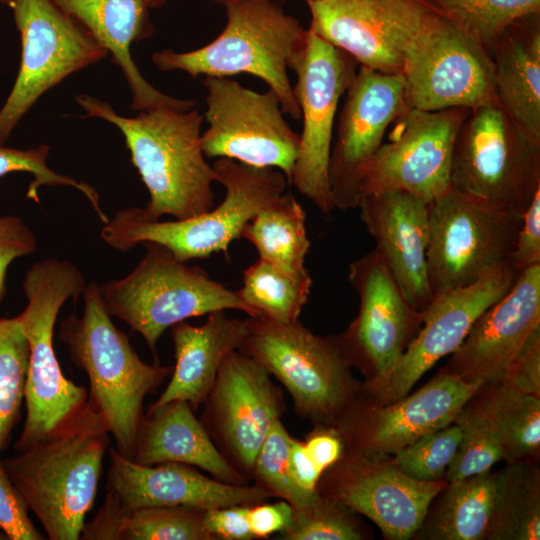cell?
Instances as JSON below:
<instances>
[{
    "instance_id": "f907efd6",
    "label": "cell",
    "mask_w": 540,
    "mask_h": 540,
    "mask_svg": "<svg viewBox=\"0 0 540 540\" xmlns=\"http://www.w3.org/2000/svg\"><path fill=\"white\" fill-rule=\"evenodd\" d=\"M289 468L301 489L308 493H318L317 487L324 472L311 459L304 443L293 437L289 449Z\"/></svg>"
},
{
    "instance_id": "8d00e7d4",
    "label": "cell",
    "mask_w": 540,
    "mask_h": 540,
    "mask_svg": "<svg viewBox=\"0 0 540 540\" xmlns=\"http://www.w3.org/2000/svg\"><path fill=\"white\" fill-rule=\"evenodd\" d=\"M29 344L14 318H0V454L9 444L25 401Z\"/></svg>"
},
{
    "instance_id": "484cf974",
    "label": "cell",
    "mask_w": 540,
    "mask_h": 540,
    "mask_svg": "<svg viewBox=\"0 0 540 540\" xmlns=\"http://www.w3.org/2000/svg\"><path fill=\"white\" fill-rule=\"evenodd\" d=\"M77 20L108 53L122 71L131 92V108L189 110L192 99L170 97L154 88L142 76L131 56L133 43L151 37L154 27L147 0H54Z\"/></svg>"
},
{
    "instance_id": "60d3db41",
    "label": "cell",
    "mask_w": 540,
    "mask_h": 540,
    "mask_svg": "<svg viewBox=\"0 0 540 540\" xmlns=\"http://www.w3.org/2000/svg\"><path fill=\"white\" fill-rule=\"evenodd\" d=\"M462 437L459 425L452 423L424 435L394 454L393 464L405 475L420 481H441Z\"/></svg>"
},
{
    "instance_id": "9c48e42d",
    "label": "cell",
    "mask_w": 540,
    "mask_h": 540,
    "mask_svg": "<svg viewBox=\"0 0 540 540\" xmlns=\"http://www.w3.org/2000/svg\"><path fill=\"white\" fill-rule=\"evenodd\" d=\"M450 183L463 193L523 216L540 189V141L498 104L474 108L455 138Z\"/></svg>"
},
{
    "instance_id": "681fc988",
    "label": "cell",
    "mask_w": 540,
    "mask_h": 540,
    "mask_svg": "<svg viewBox=\"0 0 540 540\" xmlns=\"http://www.w3.org/2000/svg\"><path fill=\"white\" fill-rule=\"evenodd\" d=\"M303 443L311 459L323 472L333 466L345 450L340 433L331 425L316 424Z\"/></svg>"
},
{
    "instance_id": "b9f144b4",
    "label": "cell",
    "mask_w": 540,
    "mask_h": 540,
    "mask_svg": "<svg viewBox=\"0 0 540 540\" xmlns=\"http://www.w3.org/2000/svg\"><path fill=\"white\" fill-rule=\"evenodd\" d=\"M353 511L334 499L319 494L309 507L293 512L284 540H359L363 533Z\"/></svg>"
},
{
    "instance_id": "5bb4252c",
    "label": "cell",
    "mask_w": 540,
    "mask_h": 540,
    "mask_svg": "<svg viewBox=\"0 0 540 540\" xmlns=\"http://www.w3.org/2000/svg\"><path fill=\"white\" fill-rule=\"evenodd\" d=\"M309 30L359 66L402 74L407 50L443 13L431 0H309Z\"/></svg>"
},
{
    "instance_id": "52a82bcc",
    "label": "cell",
    "mask_w": 540,
    "mask_h": 540,
    "mask_svg": "<svg viewBox=\"0 0 540 540\" xmlns=\"http://www.w3.org/2000/svg\"><path fill=\"white\" fill-rule=\"evenodd\" d=\"M144 245V257L128 275L99 284V289L107 312L138 332L154 356L161 335L189 318L220 310L257 317L237 291L201 268L178 260L163 246Z\"/></svg>"
},
{
    "instance_id": "7a4b0ae2",
    "label": "cell",
    "mask_w": 540,
    "mask_h": 540,
    "mask_svg": "<svg viewBox=\"0 0 540 540\" xmlns=\"http://www.w3.org/2000/svg\"><path fill=\"white\" fill-rule=\"evenodd\" d=\"M76 102L87 117L103 119L121 131L131 162L149 193L142 208L147 218L170 215L185 219L214 207L216 175L202 149L204 116L197 109L164 107L125 117L88 94L77 95Z\"/></svg>"
},
{
    "instance_id": "e0dca14e",
    "label": "cell",
    "mask_w": 540,
    "mask_h": 540,
    "mask_svg": "<svg viewBox=\"0 0 540 540\" xmlns=\"http://www.w3.org/2000/svg\"><path fill=\"white\" fill-rule=\"evenodd\" d=\"M467 108H406L361 176V193L404 191L430 203L450 188L453 146ZM361 196V197H362Z\"/></svg>"
},
{
    "instance_id": "4dcf8cb0",
    "label": "cell",
    "mask_w": 540,
    "mask_h": 540,
    "mask_svg": "<svg viewBox=\"0 0 540 540\" xmlns=\"http://www.w3.org/2000/svg\"><path fill=\"white\" fill-rule=\"evenodd\" d=\"M500 436L505 459L535 457L540 448V398L500 383L482 385L467 403Z\"/></svg>"
},
{
    "instance_id": "8992f818",
    "label": "cell",
    "mask_w": 540,
    "mask_h": 540,
    "mask_svg": "<svg viewBox=\"0 0 540 540\" xmlns=\"http://www.w3.org/2000/svg\"><path fill=\"white\" fill-rule=\"evenodd\" d=\"M86 285L76 265L56 257L37 261L26 271L22 287L27 305L16 316L29 344L26 418L16 452L43 440L88 401V390L63 374L53 344L60 309L68 299L77 302Z\"/></svg>"
},
{
    "instance_id": "2e32d148",
    "label": "cell",
    "mask_w": 540,
    "mask_h": 540,
    "mask_svg": "<svg viewBox=\"0 0 540 540\" xmlns=\"http://www.w3.org/2000/svg\"><path fill=\"white\" fill-rule=\"evenodd\" d=\"M518 274L503 262L472 284L435 297L422 313L421 328L393 367L360 387L366 395L363 399L383 406L408 395L424 373L460 346L477 318L510 290Z\"/></svg>"
},
{
    "instance_id": "11a10c76",
    "label": "cell",
    "mask_w": 540,
    "mask_h": 540,
    "mask_svg": "<svg viewBox=\"0 0 540 540\" xmlns=\"http://www.w3.org/2000/svg\"><path fill=\"white\" fill-rule=\"evenodd\" d=\"M305 1H309V0H305Z\"/></svg>"
},
{
    "instance_id": "ffe728a7",
    "label": "cell",
    "mask_w": 540,
    "mask_h": 540,
    "mask_svg": "<svg viewBox=\"0 0 540 540\" xmlns=\"http://www.w3.org/2000/svg\"><path fill=\"white\" fill-rule=\"evenodd\" d=\"M447 484L413 479L392 460L345 448L322 474L317 491L368 517L385 537L405 540L422 526L432 500Z\"/></svg>"
},
{
    "instance_id": "7c38bea8",
    "label": "cell",
    "mask_w": 540,
    "mask_h": 540,
    "mask_svg": "<svg viewBox=\"0 0 540 540\" xmlns=\"http://www.w3.org/2000/svg\"><path fill=\"white\" fill-rule=\"evenodd\" d=\"M358 62L308 29L293 70L294 94L303 120L290 183L323 214L334 209L328 166L341 97L353 82Z\"/></svg>"
},
{
    "instance_id": "9a60e30c",
    "label": "cell",
    "mask_w": 540,
    "mask_h": 540,
    "mask_svg": "<svg viewBox=\"0 0 540 540\" xmlns=\"http://www.w3.org/2000/svg\"><path fill=\"white\" fill-rule=\"evenodd\" d=\"M402 75L407 108L498 104L491 55L444 14L409 47Z\"/></svg>"
},
{
    "instance_id": "4316f807",
    "label": "cell",
    "mask_w": 540,
    "mask_h": 540,
    "mask_svg": "<svg viewBox=\"0 0 540 540\" xmlns=\"http://www.w3.org/2000/svg\"><path fill=\"white\" fill-rule=\"evenodd\" d=\"M207 316L199 326L183 321L171 327L176 363L167 387L150 407L182 400L196 412L225 358L240 349L248 333L246 319L229 318L223 310Z\"/></svg>"
},
{
    "instance_id": "7402d4cb",
    "label": "cell",
    "mask_w": 540,
    "mask_h": 540,
    "mask_svg": "<svg viewBox=\"0 0 540 540\" xmlns=\"http://www.w3.org/2000/svg\"><path fill=\"white\" fill-rule=\"evenodd\" d=\"M348 280L360 307L338 339L350 365L378 378L393 367L414 339L422 313L407 301L376 248L350 263Z\"/></svg>"
},
{
    "instance_id": "c3c4849f",
    "label": "cell",
    "mask_w": 540,
    "mask_h": 540,
    "mask_svg": "<svg viewBox=\"0 0 540 540\" xmlns=\"http://www.w3.org/2000/svg\"><path fill=\"white\" fill-rule=\"evenodd\" d=\"M294 509L285 500L276 503H259L250 506L248 519L254 539H266L270 535L283 533L292 521Z\"/></svg>"
},
{
    "instance_id": "83f0119b",
    "label": "cell",
    "mask_w": 540,
    "mask_h": 540,
    "mask_svg": "<svg viewBox=\"0 0 540 540\" xmlns=\"http://www.w3.org/2000/svg\"><path fill=\"white\" fill-rule=\"evenodd\" d=\"M194 413L182 400L149 406L138 429L132 460L143 465L182 463L225 483L247 484L249 481L224 458Z\"/></svg>"
},
{
    "instance_id": "30bf717a",
    "label": "cell",
    "mask_w": 540,
    "mask_h": 540,
    "mask_svg": "<svg viewBox=\"0 0 540 540\" xmlns=\"http://www.w3.org/2000/svg\"><path fill=\"white\" fill-rule=\"evenodd\" d=\"M428 221L427 271L434 299L509 262L522 216L450 186L428 204Z\"/></svg>"
},
{
    "instance_id": "6da1fadb",
    "label": "cell",
    "mask_w": 540,
    "mask_h": 540,
    "mask_svg": "<svg viewBox=\"0 0 540 540\" xmlns=\"http://www.w3.org/2000/svg\"><path fill=\"white\" fill-rule=\"evenodd\" d=\"M110 430L88 400L40 442L0 460L50 540H78L97 494Z\"/></svg>"
},
{
    "instance_id": "f546056e",
    "label": "cell",
    "mask_w": 540,
    "mask_h": 540,
    "mask_svg": "<svg viewBox=\"0 0 540 540\" xmlns=\"http://www.w3.org/2000/svg\"><path fill=\"white\" fill-rule=\"evenodd\" d=\"M206 509L191 506L141 507L125 513L99 510L85 523V540H213L205 528Z\"/></svg>"
},
{
    "instance_id": "ba28073f",
    "label": "cell",
    "mask_w": 540,
    "mask_h": 540,
    "mask_svg": "<svg viewBox=\"0 0 540 540\" xmlns=\"http://www.w3.org/2000/svg\"><path fill=\"white\" fill-rule=\"evenodd\" d=\"M240 352L259 362L288 391L294 412L315 424L334 426L360 386L338 337L312 333L299 320L246 319Z\"/></svg>"
},
{
    "instance_id": "cb8c5ba5",
    "label": "cell",
    "mask_w": 540,
    "mask_h": 540,
    "mask_svg": "<svg viewBox=\"0 0 540 540\" xmlns=\"http://www.w3.org/2000/svg\"><path fill=\"white\" fill-rule=\"evenodd\" d=\"M540 329V264L520 272L510 290L474 322L445 368L466 382L499 383Z\"/></svg>"
},
{
    "instance_id": "44dd1931",
    "label": "cell",
    "mask_w": 540,
    "mask_h": 540,
    "mask_svg": "<svg viewBox=\"0 0 540 540\" xmlns=\"http://www.w3.org/2000/svg\"><path fill=\"white\" fill-rule=\"evenodd\" d=\"M406 108L402 74L359 66L345 93L330 152L328 177L335 209L357 207L362 172Z\"/></svg>"
},
{
    "instance_id": "f1b7e54d",
    "label": "cell",
    "mask_w": 540,
    "mask_h": 540,
    "mask_svg": "<svg viewBox=\"0 0 540 540\" xmlns=\"http://www.w3.org/2000/svg\"><path fill=\"white\" fill-rule=\"evenodd\" d=\"M499 106L540 141V13L511 25L492 52Z\"/></svg>"
},
{
    "instance_id": "3957f363",
    "label": "cell",
    "mask_w": 540,
    "mask_h": 540,
    "mask_svg": "<svg viewBox=\"0 0 540 540\" xmlns=\"http://www.w3.org/2000/svg\"><path fill=\"white\" fill-rule=\"evenodd\" d=\"M227 23L210 43L196 50L153 53L162 71H183L192 77H231L246 73L263 80L278 97L284 114L300 119L288 77L308 35L301 23L276 0H234L225 5Z\"/></svg>"
},
{
    "instance_id": "1f68e13d",
    "label": "cell",
    "mask_w": 540,
    "mask_h": 540,
    "mask_svg": "<svg viewBox=\"0 0 540 540\" xmlns=\"http://www.w3.org/2000/svg\"><path fill=\"white\" fill-rule=\"evenodd\" d=\"M241 238L257 250L259 259L287 271L306 269L310 248L306 214L291 194H282L261 209L245 226Z\"/></svg>"
},
{
    "instance_id": "d4e9b609",
    "label": "cell",
    "mask_w": 540,
    "mask_h": 540,
    "mask_svg": "<svg viewBox=\"0 0 540 540\" xmlns=\"http://www.w3.org/2000/svg\"><path fill=\"white\" fill-rule=\"evenodd\" d=\"M428 202L404 191L363 195L357 207L376 249L407 301L423 313L431 304L427 271Z\"/></svg>"
},
{
    "instance_id": "ab89813d",
    "label": "cell",
    "mask_w": 540,
    "mask_h": 540,
    "mask_svg": "<svg viewBox=\"0 0 540 540\" xmlns=\"http://www.w3.org/2000/svg\"><path fill=\"white\" fill-rule=\"evenodd\" d=\"M50 152L48 145H39L28 149L5 147L0 145V178L13 172H28L33 180L28 185L26 197L39 202V189L42 186H70L80 191L90 202L103 223L109 218L100 206L98 192L89 184L70 176L59 174L47 165Z\"/></svg>"
},
{
    "instance_id": "7bdbcfd3",
    "label": "cell",
    "mask_w": 540,
    "mask_h": 540,
    "mask_svg": "<svg viewBox=\"0 0 540 540\" xmlns=\"http://www.w3.org/2000/svg\"><path fill=\"white\" fill-rule=\"evenodd\" d=\"M0 529L9 540H42L44 535L34 526L28 509L12 485L0 462Z\"/></svg>"
},
{
    "instance_id": "ac0fdd59",
    "label": "cell",
    "mask_w": 540,
    "mask_h": 540,
    "mask_svg": "<svg viewBox=\"0 0 540 540\" xmlns=\"http://www.w3.org/2000/svg\"><path fill=\"white\" fill-rule=\"evenodd\" d=\"M270 376L255 359L233 351L203 402L200 421L224 458L248 481L271 426L286 410L282 390Z\"/></svg>"
},
{
    "instance_id": "bcb514c9",
    "label": "cell",
    "mask_w": 540,
    "mask_h": 540,
    "mask_svg": "<svg viewBox=\"0 0 540 540\" xmlns=\"http://www.w3.org/2000/svg\"><path fill=\"white\" fill-rule=\"evenodd\" d=\"M509 263L518 273L540 264V189L523 213Z\"/></svg>"
},
{
    "instance_id": "836d02e7",
    "label": "cell",
    "mask_w": 540,
    "mask_h": 540,
    "mask_svg": "<svg viewBox=\"0 0 540 540\" xmlns=\"http://www.w3.org/2000/svg\"><path fill=\"white\" fill-rule=\"evenodd\" d=\"M311 288L307 268L291 272L258 259L243 271V285L237 294L257 317L291 323L299 320Z\"/></svg>"
},
{
    "instance_id": "603a6c76",
    "label": "cell",
    "mask_w": 540,
    "mask_h": 540,
    "mask_svg": "<svg viewBox=\"0 0 540 540\" xmlns=\"http://www.w3.org/2000/svg\"><path fill=\"white\" fill-rule=\"evenodd\" d=\"M110 467L101 509L125 513L141 507L191 506L213 509L253 506L273 497L258 485H235L210 478L191 465H143L109 447Z\"/></svg>"
},
{
    "instance_id": "f5cc1de1",
    "label": "cell",
    "mask_w": 540,
    "mask_h": 540,
    "mask_svg": "<svg viewBox=\"0 0 540 540\" xmlns=\"http://www.w3.org/2000/svg\"><path fill=\"white\" fill-rule=\"evenodd\" d=\"M12 1H13V0H0V2H1L3 5L8 6V7H11Z\"/></svg>"
},
{
    "instance_id": "816d5d0a",
    "label": "cell",
    "mask_w": 540,
    "mask_h": 540,
    "mask_svg": "<svg viewBox=\"0 0 540 540\" xmlns=\"http://www.w3.org/2000/svg\"><path fill=\"white\" fill-rule=\"evenodd\" d=\"M169 0H147V3H148V6L149 8H158V7H161L163 6L164 4H166ZM213 2H216V3H219V4H222V5H226L228 4L229 2H232L234 0H211ZM276 1H283V0H276Z\"/></svg>"
},
{
    "instance_id": "d590c367",
    "label": "cell",
    "mask_w": 540,
    "mask_h": 540,
    "mask_svg": "<svg viewBox=\"0 0 540 540\" xmlns=\"http://www.w3.org/2000/svg\"><path fill=\"white\" fill-rule=\"evenodd\" d=\"M492 57L502 34L515 22L540 13V0H431Z\"/></svg>"
},
{
    "instance_id": "f35d334b",
    "label": "cell",
    "mask_w": 540,
    "mask_h": 540,
    "mask_svg": "<svg viewBox=\"0 0 540 540\" xmlns=\"http://www.w3.org/2000/svg\"><path fill=\"white\" fill-rule=\"evenodd\" d=\"M454 423L462 430L457 451L445 472V481L453 482L489 472L505 459L502 440L496 430L466 404Z\"/></svg>"
},
{
    "instance_id": "ee69618b",
    "label": "cell",
    "mask_w": 540,
    "mask_h": 540,
    "mask_svg": "<svg viewBox=\"0 0 540 540\" xmlns=\"http://www.w3.org/2000/svg\"><path fill=\"white\" fill-rule=\"evenodd\" d=\"M37 249L33 230L17 215H0V302L6 292V275L10 264Z\"/></svg>"
},
{
    "instance_id": "8fae6325",
    "label": "cell",
    "mask_w": 540,
    "mask_h": 540,
    "mask_svg": "<svg viewBox=\"0 0 540 540\" xmlns=\"http://www.w3.org/2000/svg\"><path fill=\"white\" fill-rule=\"evenodd\" d=\"M22 52L14 86L0 109V145L37 100L108 51L54 0H13Z\"/></svg>"
},
{
    "instance_id": "277c9868",
    "label": "cell",
    "mask_w": 540,
    "mask_h": 540,
    "mask_svg": "<svg viewBox=\"0 0 540 540\" xmlns=\"http://www.w3.org/2000/svg\"><path fill=\"white\" fill-rule=\"evenodd\" d=\"M83 297L82 315L66 317L58 337L73 362L87 374L88 400L107 421L115 448L133 459L144 399L173 368L140 359L128 335L113 324L96 281L86 285Z\"/></svg>"
},
{
    "instance_id": "4fadbf2b",
    "label": "cell",
    "mask_w": 540,
    "mask_h": 540,
    "mask_svg": "<svg viewBox=\"0 0 540 540\" xmlns=\"http://www.w3.org/2000/svg\"><path fill=\"white\" fill-rule=\"evenodd\" d=\"M201 145L208 158H228L255 167L275 168L290 183L300 135L285 120L272 90L260 93L230 77H205Z\"/></svg>"
},
{
    "instance_id": "d6a6232c",
    "label": "cell",
    "mask_w": 540,
    "mask_h": 540,
    "mask_svg": "<svg viewBox=\"0 0 540 540\" xmlns=\"http://www.w3.org/2000/svg\"><path fill=\"white\" fill-rule=\"evenodd\" d=\"M499 487L500 474H492L490 471L449 482L431 524L434 538H487Z\"/></svg>"
},
{
    "instance_id": "e575fe53",
    "label": "cell",
    "mask_w": 540,
    "mask_h": 540,
    "mask_svg": "<svg viewBox=\"0 0 540 540\" xmlns=\"http://www.w3.org/2000/svg\"><path fill=\"white\" fill-rule=\"evenodd\" d=\"M487 538L539 540L538 473L513 467L500 474L497 502Z\"/></svg>"
},
{
    "instance_id": "7dc6e473",
    "label": "cell",
    "mask_w": 540,
    "mask_h": 540,
    "mask_svg": "<svg viewBox=\"0 0 540 540\" xmlns=\"http://www.w3.org/2000/svg\"><path fill=\"white\" fill-rule=\"evenodd\" d=\"M250 506L234 505L204 511V525L213 540H251L248 513Z\"/></svg>"
},
{
    "instance_id": "f6af8a7d",
    "label": "cell",
    "mask_w": 540,
    "mask_h": 540,
    "mask_svg": "<svg viewBox=\"0 0 540 540\" xmlns=\"http://www.w3.org/2000/svg\"><path fill=\"white\" fill-rule=\"evenodd\" d=\"M499 383L522 394L540 396V329L532 334Z\"/></svg>"
},
{
    "instance_id": "db71d44e",
    "label": "cell",
    "mask_w": 540,
    "mask_h": 540,
    "mask_svg": "<svg viewBox=\"0 0 540 540\" xmlns=\"http://www.w3.org/2000/svg\"><path fill=\"white\" fill-rule=\"evenodd\" d=\"M8 537L6 536V534L0 529V540H7Z\"/></svg>"
},
{
    "instance_id": "d6986e66",
    "label": "cell",
    "mask_w": 540,
    "mask_h": 540,
    "mask_svg": "<svg viewBox=\"0 0 540 540\" xmlns=\"http://www.w3.org/2000/svg\"><path fill=\"white\" fill-rule=\"evenodd\" d=\"M481 387L444 369L413 394L387 405H374L357 393L334 426L346 449L366 456L394 455L454 423Z\"/></svg>"
},
{
    "instance_id": "74e56055",
    "label": "cell",
    "mask_w": 540,
    "mask_h": 540,
    "mask_svg": "<svg viewBox=\"0 0 540 540\" xmlns=\"http://www.w3.org/2000/svg\"><path fill=\"white\" fill-rule=\"evenodd\" d=\"M291 439L281 419L275 421L256 455L252 479L273 497L285 500L299 511L312 505L319 493H308L294 481L289 468Z\"/></svg>"
},
{
    "instance_id": "5b68a950",
    "label": "cell",
    "mask_w": 540,
    "mask_h": 540,
    "mask_svg": "<svg viewBox=\"0 0 540 540\" xmlns=\"http://www.w3.org/2000/svg\"><path fill=\"white\" fill-rule=\"evenodd\" d=\"M216 182L225 188L223 201L201 214L173 221L147 218L142 208L115 213L101 229L103 241L127 252L138 244L155 243L182 262L228 253L246 224L265 206L285 193L288 181L275 169L255 167L228 158L212 165Z\"/></svg>"
}]
</instances>
